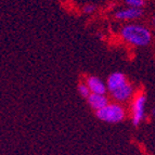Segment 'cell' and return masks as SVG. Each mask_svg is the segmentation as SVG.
<instances>
[{
  "label": "cell",
  "mask_w": 155,
  "mask_h": 155,
  "mask_svg": "<svg viewBox=\"0 0 155 155\" xmlns=\"http://www.w3.org/2000/svg\"><path fill=\"white\" fill-rule=\"evenodd\" d=\"M120 36L125 41L137 47H145L152 40V33L140 24H127L120 29Z\"/></svg>",
  "instance_id": "obj_1"
},
{
  "label": "cell",
  "mask_w": 155,
  "mask_h": 155,
  "mask_svg": "<svg viewBox=\"0 0 155 155\" xmlns=\"http://www.w3.org/2000/svg\"><path fill=\"white\" fill-rule=\"evenodd\" d=\"M96 115L100 120L110 124H117L123 122L126 117V111L124 106L117 102L109 103L103 109L96 112Z\"/></svg>",
  "instance_id": "obj_2"
},
{
  "label": "cell",
  "mask_w": 155,
  "mask_h": 155,
  "mask_svg": "<svg viewBox=\"0 0 155 155\" xmlns=\"http://www.w3.org/2000/svg\"><path fill=\"white\" fill-rule=\"evenodd\" d=\"M145 105H147V96L140 92L136 94L131 105V119L134 126H139L145 117Z\"/></svg>",
  "instance_id": "obj_3"
},
{
  "label": "cell",
  "mask_w": 155,
  "mask_h": 155,
  "mask_svg": "<svg viewBox=\"0 0 155 155\" xmlns=\"http://www.w3.org/2000/svg\"><path fill=\"white\" fill-rule=\"evenodd\" d=\"M128 83L126 76L123 74V73L115 72L113 74L109 76L107 78V81H106V86H107V91L110 93L114 92L115 90H117L118 88L123 87L125 84Z\"/></svg>",
  "instance_id": "obj_4"
},
{
  "label": "cell",
  "mask_w": 155,
  "mask_h": 155,
  "mask_svg": "<svg viewBox=\"0 0 155 155\" xmlns=\"http://www.w3.org/2000/svg\"><path fill=\"white\" fill-rule=\"evenodd\" d=\"M111 94H112V98L116 101V102H118V103L126 102V101H128L134 96V87L128 81L123 87H120V88H118L117 90L114 91V92H112Z\"/></svg>",
  "instance_id": "obj_5"
},
{
  "label": "cell",
  "mask_w": 155,
  "mask_h": 155,
  "mask_svg": "<svg viewBox=\"0 0 155 155\" xmlns=\"http://www.w3.org/2000/svg\"><path fill=\"white\" fill-rule=\"evenodd\" d=\"M142 13L141 8H128L117 11L115 13V18L120 21H134V20L141 18Z\"/></svg>",
  "instance_id": "obj_6"
},
{
  "label": "cell",
  "mask_w": 155,
  "mask_h": 155,
  "mask_svg": "<svg viewBox=\"0 0 155 155\" xmlns=\"http://www.w3.org/2000/svg\"><path fill=\"white\" fill-rule=\"evenodd\" d=\"M86 84L88 85L91 93H97V94H105L107 91V86L104 84L99 77L96 76H90L87 78Z\"/></svg>",
  "instance_id": "obj_7"
},
{
  "label": "cell",
  "mask_w": 155,
  "mask_h": 155,
  "mask_svg": "<svg viewBox=\"0 0 155 155\" xmlns=\"http://www.w3.org/2000/svg\"><path fill=\"white\" fill-rule=\"evenodd\" d=\"M87 101H88L89 106L96 112L103 109L104 106H106L110 103L109 99L105 94H97V93H91L87 99Z\"/></svg>",
  "instance_id": "obj_8"
},
{
  "label": "cell",
  "mask_w": 155,
  "mask_h": 155,
  "mask_svg": "<svg viewBox=\"0 0 155 155\" xmlns=\"http://www.w3.org/2000/svg\"><path fill=\"white\" fill-rule=\"evenodd\" d=\"M78 92H79L80 96L85 99H88V97L91 94L90 89H89L88 85L86 83H80L79 85H78Z\"/></svg>",
  "instance_id": "obj_9"
},
{
  "label": "cell",
  "mask_w": 155,
  "mask_h": 155,
  "mask_svg": "<svg viewBox=\"0 0 155 155\" xmlns=\"http://www.w3.org/2000/svg\"><path fill=\"white\" fill-rule=\"evenodd\" d=\"M126 3L130 8H142L144 1L142 0H126Z\"/></svg>",
  "instance_id": "obj_10"
},
{
  "label": "cell",
  "mask_w": 155,
  "mask_h": 155,
  "mask_svg": "<svg viewBox=\"0 0 155 155\" xmlns=\"http://www.w3.org/2000/svg\"><path fill=\"white\" fill-rule=\"evenodd\" d=\"M94 10H96L94 5H86L85 8H84V12L87 13V14H90V13L94 12Z\"/></svg>",
  "instance_id": "obj_11"
},
{
  "label": "cell",
  "mask_w": 155,
  "mask_h": 155,
  "mask_svg": "<svg viewBox=\"0 0 155 155\" xmlns=\"http://www.w3.org/2000/svg\"><path fill=\"white\" fill-rule=\"evenodd\" d=\"M151 113H152V116L155 117V106L152 109V111H151Z\"/></svg>",
  "instance_id": "obj_12"
},
{
  "label": "cell",
  "mask_w": 155,
  "mask_h": 155,
  "mask_svg": "<svg viewBox=\"0 0 155 155\" xmlns=\"http://www.w3.org/2000/svg\"><path fill=\"white\" fill-rule=\"evenodd\" d=\"M153 25H154V26H155V18H153Z\"/></svg>",
  "instance_id": "obj_13"
},
{
  "label": "cell",
  "mask_w": 155,
  "mask_h": 155,
  "mask_svg": "<svg viewBox=\"0 0 155 155\" xmlns=\"http://www.w3.org/2000/svg\"><path fill=\"white\" fill-rule=\"evenodd\" d=\"M142 1H144V0H142Z\"/></svg>",
  "instance_id": "obj_14"
}]
</instances>
